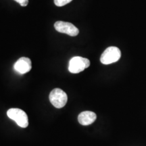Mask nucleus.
<instances>
[{"mask_svg":"<svg viewBox=\"0 0 146 146\" xmlns=\"http://www.w3.org/2000/svg\"><path fill=\"white\" fill-rule=\"evenodd\" d=\"M121 57L120 50L116 47H109L102 53L100 57V62L103 64H110L116 62Z\"/></svg>","mask_w":146,"mask_h":146,"instance_id":"obj_1","label":"nucleus"},{"mask_svg":"<svg viewBox=\"0 0 146 146\" xmlns=\"http://www.w3.org/2000/svg\"><path fill=\"white\" fill-rule=\"evenodd\" d=\"M90 66V61L87 58L75 56L69 62L68 70L73 74H77L83 71Z\"/></svg>","mask_w":146,"mask_h":146,"instance_id":"obj_2","label":"nucleus"},{"mask_svg":"<svg viewBox=\"0 0 146 146\" xmlns=\"http://www.w3.org/2000/svg\"><path fill=\"white\" fill-rule=\"evenodd\" d=\"M50 101L56 108H62L66 104L68 101L67 94L61 89L56 88L50 92Z\"/></svg>","mask_w":146,"mask_h":146,"instance_id":"obj_3","label":"nucleus"},{"mask_svg":"<svg viewBox=\"0 0 146 146\" xmlns=\"http://www.w3.org/2000/svg\"><path fill=\"white\" fill-rule=\"evenodd\" d=\"M7 115L10 119L14 120L19 127L22 128L28 127V116L23 110L19 108H11L7 112Z\"/></svg>","mask_w":146,"mask_h":146,"instance_id":"obj_4","label":"nucleus"},{"mask_svg":"<svg viewBox=\"0 0 146 146\" xmlns=\"http://www.w3.org/2000/svg\"><path fill=\"white\" fill-rule=\"evenodd\" d=\"M54 28L58 32L71 36H75L79 33V30L74 25L67 22L57 21L54 24Z\"/></svg>","mask_w":146,"mask_h":146,"instance_id":"obj_5","label":"nucleus"},{"mask_svg":"<svg viewBox=\"0 0 146 146\" xmlns=\"http://www.w3.org/2000/svg\"><path fill=\"white\" fill-rule=\"evenodd\" d=\"M14 68L16 72L23 74L31 70V61L28 58L22 57L19 58L14 65Z\"/></svg>","mask_w":146,"mask_h":146,"instance_id":"obj_6","label":"nucleus"},{"mask_svg":"<svg viewBox=\"0 0 146 146\" xmlns=\"http://www.w3.org/2000/svg\"><path fill=\"white\" fill-rule=\"evenodd\" d=\"M96 114L91 111H85L81 112L78 116V123L84 126L91 125L96 121Z\"/></svg>","mask_w":146,"mask_h":146,"instance_id":"obj_7","label":"nucleus"},{"mask_svg":"<svg viewBox=\"0 0 146 146\" xmlns=\"http://www.w3.org/2000/svg\"><path fill=\"white\" fill-rule=\"evenodd\" d=\"M72 1V0H54V3L56 6L62 7L68 4V3L71 2Z\"/></svg>","mask_w":146,"mask_h":146,"instance_id":"obj_8","label":"nucleus"},{"mask_svg":"<svg viewBox=\"0 0 146 146\" xmlns=\"http://www.w3.org/2000/svg\"><path fill=\"white\" fill-rule=\"evenodd\" d=\"M14 1L19 3L23 7L27 6L29 3V0H14Z\"/></svg>","mask_w":146,"mask_h":146,"instance_id":"obj_9","label":"nucleus"}]
</instances>
